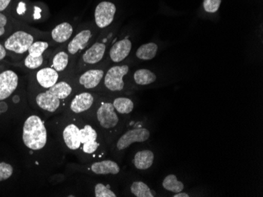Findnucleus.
<instances>
[{"label": "nucleus", "mask_w": 263, "mask_h": 197, "mask_svg": "<svg viewBox=\"0 0 263 197\" xmlns=\"http://www.w3.org/2000/svg\"><path fill=\"white\" fill-rule=\"evenodd\" d=\"M47 124L64 152L72 154L81 164L105 158L109 146L91 118L59 113L47 119Z\"/></svg>", "instance_id": "f257e3e1"}, {"label": "nucleus", "mask_w": 263, "mask_h": 197, "mask_svg": "<svg viewBox=\"0 0 263 197\" xmlns=\"http://www.w3.org/2000/svg\"><path fill=\"white\" fill-rule=\"evenodd\" d=\"M47 120L39 112H31L24 118L21 133L22 145L34 158L35 167L44 173L58 168L64 160V151L51 133Z\"/></svg>", "instance_id": "f03ea898"}, {"label": "nucleus", "mask_w": 263, "mask_h": 197, "mask_svg": "<svg viewBox=\"0 0 263 197\" xmlns=\"http://www.w3.org/2000/svg\"><path fill=\"white\" fill-rule=\"evenodd\" d=\"M71 82L60 80L49 89L41 90L31 95V105L47 119L63 112L68 100L77 92Z\"/></svg>", "instance_id": "7ed1b4c3"}, {"label": "nucleus", "mask_w": 263, "mask_h": 197, "mask_svg": "<svg viewBox=\"0 0 263 197\" xmlns=\"http://www.w3.org/2000/svg\"><path fill=\"white\" fill-rule=\"evenodd\" d=\"M90 118L94 121L110 148L115 138L125 129L126 118L115 111L111 97L102 95Z\"/></svg>", "instance_id": "20e7f679"}, {"label": "nucleus", "mask_w": 263, "mask_h": 197, "mask_svg": "<svg viewBox=\"0 0 263 197\" xmlns=\"http://www.w3.org/2000/svg\"><path fill=\"white\" fill-rule=\"evenodd\" d=\"M152 132L147 127L134 126L132 128L124 129L120 135L112 142L109 148V152L116 160H122L125 151L135 143H143L150 139Z\"/></svg>", "instance_id": "39448f33"}, {"label": "nucleus", "mask_w": 263, "mask_h": 197, "mask_svg": "<svg viewBox=\"0 0 263 197\" xmlns=\"http://www.w3.org/2000/svg\"><path fill=\"white\" fill-rule=\"evenodd\" d=\"M101 95L94 91H77L68 100L62 113L77 117H90Z\"/></svg>", "instance_id": "423d86ee"}, {"label": "nucleus", "mask_w": 263, "mask_h": 197, "mask_svg": "<svg viewBox=\"0 0 263 197\" xmlns=\"http://www.w3.org/2000/svg\"><path fill=\"white\" fill-rule=\"evenodd\" d=\"M67 168L72 172L97 176H118L122 172L120 164L115 160L109 159L94 160L85 164H70L67 166Z\"/></svg>", "instance_id": "0eeeda50"}, {"label": "nucleus", "mask_w": 263, "mask_h": 197, "mask_svg": "<svg viewBox=\"0 0 263 197\" xmlns=\"http://www.w3.org/2000/svg\"><path fill=\"white\" fill-rule=\"evenodd\" d=\"M129 72L127 64L114 65L105 73L103 83L106 92L110 94H120L125 89L124 78Z\"/></svg>", "instance_id": "6e6552de"}, {"label": "nucleus", "mask_w": 263, "mask_h": 197, "mask_svg": "<svg viewBox=\"0 0 263 197\" xmlns=\"http://www.w3.org/2000/svg\"><path fill=\"white\" fill-rule=\"evenodd\" d=\"M35 39L32 34L26 31L18 30L9 36L4 41V48L7 51L17 55H23L29 51Z\"/></svg>", "instance_id": "1a4fd4ad"}, {"label": "nucleus", "mask_w": 263, "mask_h": 197, "mask_svg": "<svg viewBox=\"0 0 263 197\" xmlns=\"http://www.w3.org/2000/svg\"><path fill=\"white\" fill-rule=\"evenodd\" d=\"M105 71L103 69H91L80 75L78 91H94L103 83Z\"/></svg>", "instance_id": "9d476101"}, {"label": "nucleus", "mask_w": 263, "mask_h": 197, "mask_svg": "<svg viewBox=\"0 0 263 197\" xmlns=\"http://www.w3.org/2000/svg\"><path fill=\"white\" fill-rule=\"evenodd\" d=\"M19 86V76L10 69L0 73V101L10 98Z\"/></svg>", "instance_id": "9b49d317"}, {"label": "nucleus", "mask_w": 263, "mask_h": 197, "mask_svg": "<svg viewBox=\"0 0 263 197\" xmlns=\"http://www.w3.org/2000/svg\"><path fill=\"white\" fill-rule=\"evenodd\" d=\"M116 14V7L113 3L103 1L95 10V21L97 27L105 29L110 26Z\"/></svg>", "instance_id": "f8f14e48"}, {"label": "nucleus", "mask_w": 263, "mask_h": 197, "mask_svg": "<svg viewBox=\"0 0 263 197\" xmlns=\"http://www.w3.org/2000/svg\"><path fill=\"white\" fill-rule=\"evenodd\" d=\"M92 37L93 33L90 29H83L68 42L66 51L69 56H76L88 48Z\"/></svg>", "instance_id": "ddd939ff"}, {"label": "nucleus", "mask_w": 263, "mask_h": 197, "mask_svg": "<svg viewBox=\"0 0 263 197\" xmlns=\"http://www.w3.org/2000/svg\"><path fill=\"white\" fill-rule=\"evenodd\" d=\"M106 45L105 42H96L88 48L81 55V61L84 65H95L98 64L104 57Z\"/></svg>", "instance_id": "4468645a"}, {"label": "nucleus", "mask_w": 263, "mask_h": 197, "mask_svg": "<svg viewBox=\"0 0 263 197\" xmlns=\"http://www.w3.org/2000/svg\"><path fill=\"white\" fill-rule=\"evenodd\" d=\"M35 82L40 88L43 90L49 89L60 81V74L53 68H40L35 74Z\"/></svg>", "instance_id": "2eb2a0df"}, {"label": "nucleus", "mask_w": 263, "mask_h": 197, "mask_svg": "<svg viewBox=\"0 0 263 197\" xmlns=\"http://www.w3.org/2000/svg\"><path fill=\"white\" fill-rule=\"evenodd\" d=\"M133 48V43L128 38L117 41L109 51V57L115 63H120L128 57Z\"/></svg>", "instance_id": "dca6fc26"}, {"label": "nucleus", "mask_w": 263, "mask_h": 197, "mask_svg": "<svg viewBox=\"0 0 263 197\" xmlns=\"http://www.w3.org/2000/svg\"><path fill=\"white\" fill-rule=\"evenodd\" d=\"M155 159V155L152 150H138L132 159V164L136 170L145 171L152 168Z\"/></svg>", "instance_id": "f3484780"}, {"label": "nucleus", "mask_w": 263, "mask_h": 197, "mask_svg": "<svg viewBox=\"0 0 263 197\" xmlns=\"http://www.w3.org/2000/svg\"><path fill=\"white\" fill-rule=\"evenodd\" d=\"M111 101L115 111L125 118L129 116L135 108V102L128 97H111Z\"/></svg>", "instance_id": "a211bd4d"}, {"label": "nucleus", "mask_w": 263, "mask_h": 197, "mask_svg": "<svg viewBox=\"0 0 263 197\" xmlns=\"http://www.w3.org/2000/svg\"><path fill=\"white\" fill-rule=\"evenodd\" d=\"M73 33L72 25L68 22H63L52 29L51 32V39L56 43H65L71 39Z\"/></svg>", "instance_id": "6ab92c4d"}, {"label": "nucleus", "mask_w": 263, "mask_h": 197, "mask_svg": "<svg viewBox=\"0 0 263 197\" xmlns=\"http://www.w3.org/2000/svg\"><path fill=\"white\" fill-rule=\"evenodd\" d=\"M134 82L137 86H145L155 83L157 76L149 69H137L133 76Z\"/></svg>", "instance_id": "aec40b11"}, {"label": "nucleus", "mask_w": 263, "mask_h": 197, "mask_svg": "<svg viewBox=\"0 0 263 197\" xmlns=\"http://www.w3.org/2000/svg\"><path fill=\"white\" fill-rule=\"evenodd\" d=\"M69 54L67 51H61L56 53L51 59V67L59 74L64 73L69 64Z\"/></svg>", "instance_id": "412c9836"}, {"label": "nucleus", "mask_w": 263, "mask_h": 197, "mask_svg": "<svg viewBox=\"0 0 263 197\" xmlns=\"http://www.w3.org/2000/svg\"><path fill=\"white\" fill-rule=\"evenodd\" d=\"M130 192L136 197H155L156 193L148 185L142 181H134L132 182L129 188Z\"/></svg>", "instance_id": "4be33fe9"}, {"label": "nucleus", "mask_w": 263, "mask_h": 197, "mask_svg": "<svg viewBox=\"0 0 263 197\" xmlns=\"http://www.w3.org/2000/svg\"><path fill=\"white\" fill-rule=\"evenodd\" d=\"M158 49V45L155 42L143 44L137 49L136 56L142 61H150L157 54Z\"/></svg>", "instance_id": "5701e85b"}, {"label": "nucleus", "mask_w": 263, "mask_h": 197, "mask_svg": "<svg viewBox=\"0 0 263 197\" xmlns=\"http://www.w3.org/2000/svg\"><path fill=\"white\" fill-rule=\"evenodd\" d=\"M162 185L165 191L172 193H177L184 190V184L181 181H179L177 176L174 173L165 176L162 181Z\"/></svg>", "instance_id": "b1692460"}, {"label": "nucleus", "mask_w": 263, "mask_h": 197, "mask_svg": "<svg viewBox=\"0 0 263 197\" xmlns=\"http://www.w3.org/2000/svg\"><path fill=\"white\" fill-rule=\"evenodd\" d=\"M93 195L95 197H117L118 194L111 189L110 185L103 182H98L93 187Z\"/></svg>", "instance_id": "393cba45"}, {"label": "nucleus", "mask_w": 263, "mask_h": 197, "mask_svg": "<svg viewBox=\"0 0 263 197\" xmlns=\"http://www.w3.org/2000/svg\"><path fill=\"white\" fill-rule=\"evenodd\" d=\"M49 42L47 41H34L29 48L27 54L34 57L44 56V53L49 48Z\"/></svg>", "instance_id": "a878e982"}, {"label": "nucleus", "mask_w": 263, "mask_h": 197, "mask_svg": "<svg viewBox=\"0 0 263 197\" xmlns=\"http://www.w3.org/2000/svg\"><path fill=\"white\" fill-rule=\"evenodd\" d=\"M44 57L41 56V57H34L32 56L27 54L26 58L24 59V65L25 67L27 68L28 69L30 70H35V69H39L41 66L44 64Z\"/></svg>", "instance_id": "bb28decb"}, {"label": "nucleus", "mask_w": 263, "mask_h": 197, "mask_svg": "<svg viewBox=\"0 0 263 197\" xmlns=\"http://www.w3.org/2000/svg\"><path fill=\"white\" fill-rule=\"evenodd\" d=\"M14 168L7 162H0V182L8 180L14 174Z\"/></svg>", "instance_id": "cd10ccee"}, {"label": "nucleus", "mask_w": 263, "mask_h": 197, "mask_svg": "<svg viewBox=\"0 0 263 197\" xmlns=\"http://www.w3.org/2000/svg\"><path fill=\"white\" fill-rule=\"evenodd\" d=\"M221 0H204L203 8L205 11L211 14H214L218 11L221 5Z\"/></svg>", "instance_id": "c85d7f7f"}, {"label": "nucleus", "mask_w": 263, "mask_h": 197, "mask_svg": "<svg viewBox=\"0 0 263 197\" xmlns=\"http://www.w3.org/2000/svg\"><path fill=\"white\" fill-rule=\"evenodd\" d=\"M8 24V18L5 14L0 12V37L6 34V27Z\"/></svg>", "instance_id": "c756f323"}, {"label": "nucleus", "mask_w": 263, "mask_h": 197, "mask_svg": "<svg viewBox=\"0 0 263 197\" xmlns=\"http://www.w3.org/2000/svg\"><path fill=\"white\" fill-rule=\"evenodd\" d=\"M11 0H0V12H3L4 10L8 7L10 5Z\"/></svg>", "instance_id": "7c9ffc66"}, {"label": "nucleus", "mask_w": 263, "mask_h": 197, "mask_svg": "<svg viewBox=\"0 0 263 197\" xmlns=\"http://www.w3.org/2000/svg\"><path fill=\"white\" fill-rule=\"evenodd\" d=\"M7 55V51L4 48V44L0 43V61L4 60Z\"/></svg>", "instance_id": "2f4dec72"}, {"label": "nucleus", "mask_w": 263, "mask_h": 197, "mask_svg": "<svg viewBox=\"0 0 263 197\" xmlns=\"http://www.w3.org/2000/svg\"><path fill=\"white\" fill-rule=\"evenodd\" d=\"M173 197H189L190 195L187 192H177V193H174V195H172Z\"/></svg>", "instance_id": "473e14b6"}]
</instances>
